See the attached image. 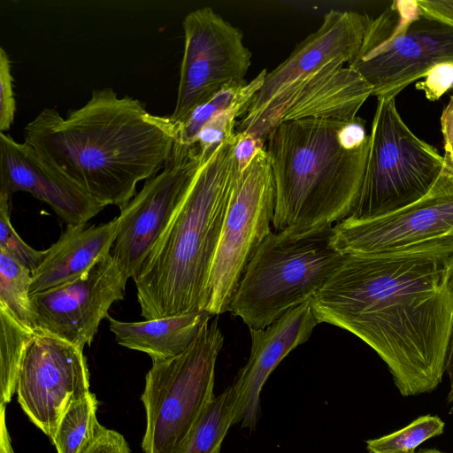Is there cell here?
Listing matches in <instances>:
<instances>
[{
  "mask_svg": "<svg viewBox=\"0 0 453 453\" xmlns=\"http://www.w3.org/2000/svg\"><path fill=\"white\" fill-rule=\"evenodd\" d=\"M309 303L319 323L369 345L402 395L431 392L445 374L453 326V238L344 255Z\"/></svg>",
  "mask_w": 453,
  "mask_h": 453,
  "instance_id": "6da1fadb",
  "label": "cell"
},
{
  "mask_svg": "<svg viewBox=\"0 0 453 453\" xmlns=\"http://www.w3.org/2000/svg\"><path fill=\"white\" fill-rule=\"evenodd\" d=\"M178 125L149 112L138 99L95 89L65 118L44 108L24 128V142L56 172L104 206L123 208L142 180L157 174L172 154Z\"/></svg>",
  "mask_w": 453,
  "mask_h": 453,
  "instance_id": "7a4b0ae2",
  "label": "cell"
},
{
  "mask_svg": "<svg viewBox=\"0 0 453 453\" xmlns=\"http://www.w3.org/2000/svg\"><path fill=\"white\" fill-rule=\"evenodd\" d=\"M357 117L288 121L267 135L276 198L275 232L299 236L332 228L359 198L370 135Z\"/></svg>",
  "mask_w": 453,
  "mask_h": 453,
  "instance_id": "3957f363",
  "label": "cell"
},
{
  "mask_svg": "<svg viewBox=\"0 0 453 453\" xmlns=\"http://www.w3.org/2000/svg\"><path fill=\"white\" fill-rule=\"evenodd\" d=\"M234 145V135L202 159L134 279L145 319L204 311L210 271L239 173Z\"/></svg>",
  "mask_w": 453,
  "mask_h": 453,
  "instance_id": "277c9868",
  "label": "cell"
},
{
  "mask_svg": "<svg viewBox=\"0 0 453 453\" xmlns=\"http://www.w3.org/2000/svg\"><path fill=\"white\" fill-rule=\"evenodd\" d=\"M332 232L333 227L299 236L272 232L248 263L228 311L249 329H262L309 303L344 258L332 243Z\"/></svg>",
  "mask_w": 453,
  "mask_h": 453,
  "instance_id": "5b68a950",
  "label": "cell"
},
{
  "mask_svg": "<svg viewBox=\"0 0 453 453\" xmlns=\"http://www.w3.org/2000/svg\"><path fill=\"white\" fill-rule=\"evenodd\" d=\"M224 336L207 320L181 354L152 362L141 395L146 414L144 453H180L213 398L215 367Z\"/></svg>",
  "mask_w": 453,
  "mask_h": 453,
  "instance_id": "8992f818",
  "label": "cell"
},
{
  "mask_svg": "<svg viewBox=\"0 0 453 453\" xmlns=\"http://www.w3.org/2000/svg\"><path fill=\"white\" fill-rule=\"evenodd\" d=\"M441 64H453V27L423 13L416 0H398L371 19L348 66L378 98L395 97Z\"/></svg>",
  "mask_w": 453,
  "mask_h": 453,
  "instance_id": "52a82bcc",
  "label": "cell"
},
{
  "mask_svg": "<svg viewBox=\"0 0 453 453\" xmlns=\"http://www.w3.org/2000/svg\"><path fill=\"white\" fill-rule=\"evenodd\" d=\"M395 98L378 97L364 182L350 218L372 219L416 202L445 167L443 156L406 126Z\"/></svg>",
  "mask_w": 453,
  "mask_h": 453,
  "instance_id": "ba28073f",
  "label": "cell"
},
{
  "mask_svg": "<svg viewBox=\"0 0 453 453\" xmlns=\"http://www.w3.org/2000/svg\"><path fill=\"white\" fill-rule=\"evenodd\" d=\"M275 182L266 150L260 149L239 172L212 260L204 311H229L242 273L253 254L273 232Z\"/></svg>",
  "mask_w": 453,
  "mask_h": 453,
  "instance_id": "9c48e42d",
  "label": "cell"
},
{
  "mask_svg": "<svg viewBox=\"0 0 453 453\" xmlns=\"http://www.w3.org/2000/svg\"><path fill=\"white\" fill-rule=\"evenodd\" d=\"M182 27L180 81L176 104L169 116L177 125L220 90L248 83L245 76L252 56L242 31L211 7L188 13Z\"/></svg>",
  "mask_w": 453,
  "mask_h": 453,
  "instance_id": "30bf717a",
  "label": "cell"
},
{
  "mask_svg": "<svg viewBox=\"0 0 453 453\" xmlns=\"http://www.w3.org/2000/svg\"><path fill=\"white\" fill-rule=\"evenodd\" d=\"M90 393L83 349L35 330L16 385L18 402L30 421L52 441L65 413Z\"/></svg>",
  "mask_w": 453,
  "mask_h": 453,
  "instance_id": "8fae6325",
  "label": "cell"
},
{
  "mask_svg": "<svg viewBox=\"0 0 453 453\" xmlns=\"http://www.w3.org/2000/svg\"><path fill=\"white\" fill-rule=\"evenodd\" d=\"M202 159L196 144L177 138L164 168L120 209L111 253L128 278L139 274Z\"/></svg>",
  "mask_w": 453,
  "mask_h": 453,
  "instance_id": "7c38bea8",
  "label": "cell"
},
{
  "mask_svg": "<svg viewBox=\"0 0 453 453\" xmlns=\"http://www.w3.org/2000/svg\"><path fill=\"white\" fill-rule=\"evenodd\" d=\"M453 238V171L445 165L432 188L420 199L393 212L333 226L332 243L342 255L390 251Z\"/></svg>",
  "mask_w": 453,
  "mask_h": 453,
  "instance_id": "4fadbf2b",
  "label": "cell"
},
{
  "mask_svg": "<svg viewBox=\"0 0 453 453\" xmlns=\"http://www.w3.org/2000/svg\"><path fill=\"white\" fill-rule=\"evenodd\" d=\"M128 279L109 253L76 280L31 295L35 330L84 349L91 345L111 306L124 299Z\"/></svg>",
  "mask_w": 453,
  "mask_h": 453,
  "instance_id": "5bb4252c",
  "label": "cell"
},
{
  "mask_svg": "<svg viewBox=\"0 0 453 453\" xmlns=\"http://www.w3.org/2000/svg\"><path fill=\"white\" fill-rule=\"evenodd\" d=\"M372 96V88L355 70L330 68L288 87L256 115L242 118L237 132H249L265 142L280 124L308 119L349 121Z\"/></svg>",
  "mask_w": 453,
  "mask_h": 453,
  "instance_id": "9a60e30c",
  "label": "cell"
},
{
  "mask_svg": "<svg viewBox=\"0 0 453 453\" xmlns=\"http://www.w3.org/2000/svg\"><path fill=\"white\" fill-rule=\"evenodd\" d=\"M371 18L355 11L331 10L315 32L299 42L265 81L242 118H251L283 90L330 68L343 67L357 55Z\"/></svg>",
  "mask_w": 453,
  "mask_h": 453,
  "instance_id": "2e32d148",
  "label": "cell"
},
{
  "mask_svg": "<svg viewBox=\"0 0 453 453\" xmlns=\"http://www.w3.org/2000/svg\"><path fill=\"white\" fill-rule=\"evenodd\" d=\"M27 192L46 203L66 225L88 223L105 206L44 163L33 147L0 132V196Z\"/></svg>",
  "mask_w": 453,
  "mask_h": 453,
  "instance_id": "e0dca14e",
  "label": "cell"
},
{
  "mask_svg": "<svg viewBox=\"0 0 453 453\" xmlns=\"http://www.w3.org/2000/svg\"><path fill=\"white\" fill-rule=\"evenodd\" d=\"M309 303L290 309L262 329H250L251 348L246 365L232 384L237 396V423L253 430L260 412V393L280 361L306 342L319 324Z\"/></svg>",
  "mask_w": 453,
  "mask_h": 453,
  "instance_id": "ac0fdd59",
  "label": "cell"
},
{
  "mask_svg": "<svg viewBox=\"0 0 453 453\" xmlns=\"http://www.w3.org/2000/svg\"><path fill=\"white\" fill-rule=\"evenodd\" d=\"M87 224L67 225L57 242L45 250L43 261L32 273L31 295L76 280L111 253L119 228L118 217L98 226Z\"/></svg>",
  "mask_w": 453,
  "mask_h": 453,
  "instance_id": "d6986e66",
  "label": "cell"
},
{
  "mask_svg": "<svg viewBox=\"0 0 453 453\" xmlns=\"http://www.w3.org/2000/svg\"><path fill=\"white\" fill-rule=\"evenodd\" d=\"M266 74V69H263L250 82L215 94L178 125L177 138L185 144H196L203 159L211 156L223 142L234 137L237 118L248 111Z\"/></svg>",
  "mask_w": 453,
  "mask_h": 453,
  "instance_id": "ffe728a7",
  "label": "cell"
},
{
  "mask_svg": "<svg viewBox=\"0 0 453 453\" xmlns=\"http://www.w3.org/2000/svg\"><path fill=\"white\" fill-rule=\"evenodd\" d=\"M211 318V315L205 311L138 322H125L107 317L116 342L146 353L152 362L172 358L184 352Z\"/></svg>",
  "mask_w": 453,
  "mask_h": 453,
  "instance_id": "44dd1931",
  "label": "cell"
},
{
  "mask_svg": "<svg viewBox=\"0 0 453 453\" xmlns=\"http://www.w3.org/2000/svg\"><path fill=\"white\" fill-rule=\"evenodd\" d=\"M237 424V396L232 385L214 395L180 453H220L226 434Z\"/></svg>",
  "mask_w": 453,
  "mask_h": 453,
  "instance_id": "7402d4cb",
  "label": "cell"
},
{
  "mask_svg": "<svg viewBox=\"0 0 453 453\" xmlns=\"http://www.w3.org/2000/svg\"><path fill=\"white\" fill-rule=\"evenodd\" d=\"M97 405L90 393L69 409L52 441L57 453H83L106 431L97 419Z\"/></svg>",
  "mask_w": 453,
  "mask_h": 453,
  "instance_id": "603a6c76",
  "label": "cell"
},
{
  "mask_svg": "<svg viewBox=\"0 0 453 453\" xmlns=\"http://www.w3.org/2000/svg\"><path fill=\"white\" fill-rule=\"evenodd\" d=\"M35 330L0 308V399L9 403L16 393L18 375L25 349Z\"/></svg>",
  "mask_w": 453,
  "mask_h": 453,
  "instance_id": "cb8c5ba5",
  "label": "cell"
},
{
  "mask_svg": "<svg viewBox=\"0 0 453 453\" xmlns=\"http://www.w3.org/2000/svg\"><path fill=\"white\" fill-rule=\"evenodd\" d=\"M31 285V271L0 250V308L25 326L35 330Z\"/></svg>",
  "mask_w": 453,
  "mask_h": 453,
  "instance_id": "d4e9b609",
  "label": "cell"
},
{
  "mask_svg": "<svg viewBox=\"0 0 453 453\" xmlns=\"http://www.w3.org/2000/svg\"><path fill=\"white\" fill-rule=\"evenodd\" d=\"M445 423L437 416H421L400 430L365 441L368 453H416L424 441L443 433Z\"/></svg>",
  "mask_w": 453,
  "mask_h": 453,
  "instance_id": "484cf974",
  "label": "cell"
},
{
  "mask_svg": "<svg viewBox=\"0 0 453 453\" xmlns=\"http://www.w3.org/2000/svg\"><path fill=\"white\" fill-rule=\"evenodd\" d=\"M11 199L0 196V250L5 252L33 273L45 257L26 243L17 234L10 220Z\"/></svg>",
  "mask_w": 453,
  "mask_h": 453,
  "instance_id": "4316f807",
  "label": "cell"
},
{
  "mask_svg": "<svg viewBox=\"0 0 453 453\" xmlns=\"http://www.w3.org/2000/svg\"><path fill=\"white\" fill-rule=\"evenodd\" d=\"M16 100L9 56L0 48V132L8 131L15 118Z\"/></svg>",
  "mask_w": 453,
  "mask_h": 453,
  "instance_id": "83f0119b",
  "label": "cell"
},
{
  "mask_svg": "<svg viewBox=\"0 0 453 453\" xmlns=\"http://www.w3.org/2000/svg\"><path fill=\"white\" fill-rule=\"evenodd\" d=\"M453 87V64H441L434 67L416 88L425 92L426 99L436 101Z\"/></svg>",
  "mask_w": 453,
  "mask_h": 453,
  "instance_id": "f1b7e54d",
  "label": "cell"
},
{
  "mask_svg": "<svg viewBox=\"0 0 453 453\" xmlns=\"http://www.w3.org/2000/svg\"><path fill=\"white\" fill-rule=\"evenodd\" d=\"M265 142L249 132H235L234 153L239 172L242 171L254 158Z\"/></svg>",
  "mask_w": 453,
  "mask_h": 453,
  "instance_id": "f546056e",
  "label": "cell"
},
{
  "mask_svg": "<svg viewBox=\"0 0 453 453\" xmlns=\"http://www.w3.org/2000/svg\"><path fill=\"white\" fill-rule=\"evenodd\" d=\"M83 453H131V451L122 434L107 428Z\"/></svg>",
  "mask_w": 453,
  "mask_h": 453,
  "instance_id": "4dcf8cb0",
  "label": "cell"
},
{
  "mask_svg": "<svg viewBox=\"0 0 453 453\" xmlns=\"http://www.w3.org/2000/svg\"><path fill=\"white\" fill-rule=\"evenodd\" d=\"M445 165L453 171V94L441 117Z\"/></svg>",
  "mask_w": 453,
  "mask_h": 453,
  "instance_id": "1f68e13d",
  "label": "cell"
},
{
  "mask_svg": "<svg viewBox=\"0 0 453 453\" xmlns=\"http://www.w3.org/2000/svg\"><path fill=\"white\" fill-rule=\"evenodd\" d=\"M416 1L423 13L453 27V1Z\"/></svg>",
  "mask_w": 453,
  "mask_h": 453,
  "instance_id": "d6a6232c",
  "label": "cell"
},
{
  "mask_svg": "<svg viewBox=\"0 0 453 453\" xmlns=\"http://www.w3.org/2000/svg\"><path fill=\"white\" fill-rule=\"evenodd\" d=\"M445 373L449 380V390L447 396V403H453V326L447 351Z\"/></svg>",
  "mask_w": 453,
  "mask_h": 453,
  "instance_id": "836d02e7",
  "label": "cell"
},
{
  "mask_svg": "<svg viewBox=\"0 0 453 453\" xmlns=\"http://www.w3.org/2000/svg\"><path fill=\"white\" fill-rule=\"evenodd\" d=\"M5 406L1 404L2 414H1V423H2V433H1V453H13L11 443L10 437L8 434V430L5 424Z\"/></svg>",
  "mask_w": 453,
  "mask_h": 453,
  "instance_id": "e575fe53",
  "label": "cell"
},
{
  "mask_svg": "<svg viewBox=\"0 0 453 453\" xmlns=\"http://www.w3.org/2000/svg\"><path fill=\"white\" fill-rule=\"evenodd\" d=\"M416 453H443L442 451H440L436 449H420L418 452Z\"/></svg>",
  "mask_w": 453,
  "mask_h": 453,
  "instance_id": "d590c367",
  "label": "cell"
},
{
  "mask_svg": "<svg viewBox=\"0 0 453 453\" xmlns=\"http://www.w3.org/2000/svg\"><path fill=\"white\" fill-rule=\"evenodd\" d=\"M449 413H450V414H453V404H452V406H451V408H450Z\"/></svg>",
  "mask_w": 453,
  "mask_h": 453,
  "instance_id": "8d00e7d4",
  "label": "cell"
}]
</instances>
